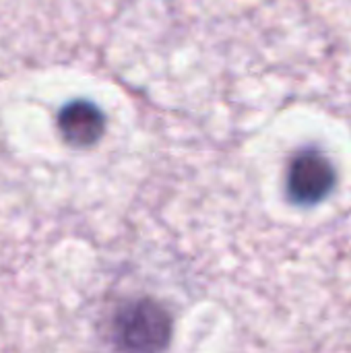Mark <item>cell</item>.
<instances>
[{"label": "cell", "instance_id": "cell-1", "mask_svg": "<svg viewBox=\"0 0 351 353\" xmlns=\"http://www.w3.org/2000/svg\"><path fill=\"white\" fill-rule=\"evenodd\" d=\"M116 347L128 352H159L170 345L172 319L153 300H137L116 310L112 321Z\"/></svg>", "mask_w": 351, "mask_h": 353}, {"label": "cell", "instance_id": "cell-3", "mask_svg": "<svg viewBox=\"0 0 351 353\" xmlns=\"http://www.w3.org/2000/svg\"><path fill=\"white\" fill-rule=\"evenodd\" d=\"M58 130L74 149L93 147L106 132V114L93 101H70L58 114Z\"/></svg>", "mask_w": 351, "mask_h": 353}, {"label": "cell", "instance_id": "cell-2", "mask_svg": "<svg viewBox=\"0 0 351 353\" xmlns=\"http://www.w3.org/2000/svg\"><path fill=\"white\" fill-rule=\"evenodd\" d=\"M337 184V174L331 159L314 149L300 151L288 168L285 188L296 205H317L331 194Z\"/></svg>", "mask_w": 351, "mask_h": 353}]
</instances>
